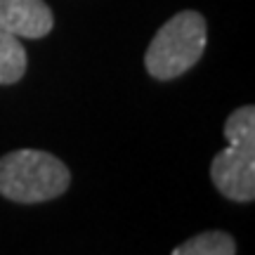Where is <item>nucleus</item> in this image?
I'll use <instances>...</instances> for the list:
<instances>
[{
    "label": "nucleus",
    "mask_w": 255,
    "mask_h": 255,
    "mask_svg": "<svg viewBox=\"0 0 255 255\" xmlns=\"http://www.w3.org/2000/svg\"><path fill=\"white\" fill-rule=\"evenodd\" d=\"M237 246L227 232H203L175 248L170 255H234Z\"/></svg>",
    "instance_id": "obj_6"
},
{
    "label": "nucleus",
    "mask_w": 255,
    "mask_h": 255,
    "mask_svg": "<svg viewBox=\"0 0 255 255\" xmlns=\"http://www.w3.org/2000/svg\"><path fill=\"white\" fill-rule=\"evenodd\" d=\"M229 144L210 163V177L222 196L239 203L255 199V109L239 107L225 123Z\"/></svg>",
    "instance_id": "obj_2"
},
{
    "label": "nucleus",
    "mask_w": 255,
    "mask_h": 255,
    "mask_svg": "<svg viewBox=\"0 0 255 255\" xmlns=\"http://www.w3.org/2000/svg\"><path fill=\"white\" fill-rule=\"evenodd\" d=\"M26 71V50L17 36L0 31V85L17 83Z\"/></svg>",
    "instance_id": "obj_5"
},
{
    "label": "nucleus",
    "mask_w": 255,
    "mask_h": 255,
    "mask_svg": "<svg viewBox=\"0 0 255 255\" xmlns=\"http://www.w3.org/2000/svg\"><path fill=\"white\" fill-rule=\"evenodd\" d=\"M208 43L203 14L184 9L170 17L146 47L144 66L156 81H173L201 59Z\"/></svg>",
    "instance_id": "obj_3"
},
{
    "label": "nucleus",
    "mask_w": 255,
    "mask_h": 255,
    "mask_svg": "<svg viewBox=\"0 0 255 255\" xmlns=\"http://www.w3.org/2000/svg\"><path fill=\"white\" fill-rule=\"evenodd\" d=\"M71 184L69 168L40 149H17L0 158V194L17 203L57 199Z\"/></svg>",
    "instance_id": "obj_1"
},
{
    "label": "nucleus",
    "mask_w": 255,
    "mask_h": 255,
    "mask_svg": "<svg viewBox=\"0 0 255 255\" xmlns=\"http://www.w3.org/2000/svg\"><path fill=\"white\" fill-rule=\"evenodd\" d=\"M55 26L45 0H0V31L17 38H43Z\"/></svg>",
    "instance_id": "obj_4"
}]
</instances>
